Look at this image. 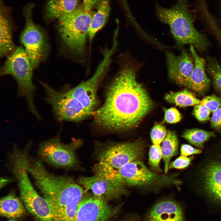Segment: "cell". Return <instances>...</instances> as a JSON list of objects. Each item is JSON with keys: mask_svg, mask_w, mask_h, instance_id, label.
Masks as SVG:
<instances>
[{"mask_svg": "<svg viewBox=\"0 0 221 221\" xmlns=\"http://www.w3.org/2000/svg\"><path fill=\"white\" fill-rule=\"evenodd\" d=\"M153 103L136 80L130 67L121 69L110 85L103 104L93 112L97 125L111 130L135 127L150 111Z\"/></svg>", "mask_w": 221, "mask_h": 221, "instance_id": "obj_1", "label": "cell"}, {"mask_svg": "<svg viewBox=\"0 0 221 221\" xmlns=\"http://www.w3.org/2000/svg\"><path fill=\"white\" fill-rule=\"evenodd\" d=\"M27 170L52 207L53 221H73L83 196L82 188L71 177L49 173L40 160L30 162Z\"/></svg>", "mask_w": 221, "mask_h": 221, "instance_id": "obj_2", "label": "cell"}, {"mask_svg": "<svg viewBox=\"0 0 221 221\" xmlns=\"http://www.w3.org/2000/svg\"><path fill=\"white\" fill-rule=\"evenodd\" d=\"M188 5L187 0H177L170 8H166L157 3L155 12L159 20L169 26L178 47L192 45L199 51H205L209 42L205 34L195 28Z\"/></svg>", "mask_w": 221, "mask_h": 221, "instance_id": "obj_3", "label": "cell"}, {"mask_svg": "<svg viewBox=\"0 0 221 221\" xmlns=\"http://www.w3.org/2000/svg\"><path fill=\"white\" fill-rule=\"evenodd\" d=\"M95 13L86 10L82 5L58 19V29L62 41L77 55L84 53L88 29Z\"/></svg>", "mask_w": 221, "mask_h": 221, "instance_id": "obj_4", "label": "cell"}, {"mask_svg": "<svg viewBox=\"0 0 221 221\" xmlns=\"http://www.w3.org/2000/svg\"><path fill=\"white\" fill-rule=\"evenodd\" d=\"M33 66L24 49L19 47L8 56L2 69V75H10L16 80L18 94L26 100L30 112L41 118L34 101L35 86L33 82Z\"/></svg>", "mask_w": 221, "mask_h": 221, "instance_id": "obj_5", "label": "cell"}, {"mask_svg": "<svg viewBox=\"0 0 221 221\" xmlns=\"http://www.w3.org/2000/svg\"><path fill=\"white\" fill-rule=\"evenodd\" d=\"M96 147L98 162L94 171L99 172H113L126 164L139 161L144 151L143 145L140 141L98 144Z\"/></svg>", "mask_w": 221, "mask_h": 221, "instance_id": "obj_6", "label": "cell"}, {"mask_svg": "<svg viewBox=\"0 0 221 221\" xmlns=\"http://www.w3.org/2000/svg\"><path fill=\"white\" fill-rule=\"evenodd\" d=\"M12 171L18 181L21 198L29 211L37 221H53L52 207L46 199L40 196L31 183L25 160L20 158L14 160Z\"/></svg>", "mask_w": 221, "mask_h": 221, "instance_id": "obj_7", "label": "cell"}, {"mask_svg": "<svg viewBox=\"0 0 221 221\" xmlns=\"http://www.w3.org/2000/svg\"><path fill=\"white\" fill-rule=\"evenodd\" d=\"M113 180L125 186L142 188H156L173 185L180 182L172 176L159 174L149 169L140 160L126 164L113 172Z\"/></svg>", "mask_w": 221, "mask_h": 221, "instance_id": "obj_8", "label": "cell"}, {"mask_svg": "<svg viewBox=\"0 0 221 221\" xmlns=\"http://www.w3.org/2000/svg\"><path fill=\"white\" fill-rule=\"evenodd\" d=\"M33 7L31 4L25 8V24L20 35V41L33 67L35 68L46 58L49 47L46 35L32 19Z\"/></svg>", "mask_w": 221, "mask_h": 221, "instance_id": "obj_9", "label": "cell"}, {"mask_svg": "<svg viewBox=\"0 0 221 221\" xmlns=\"http://www.w3.org/2000/svg\"><path fill=\"white\" fill-rule=\"evenodd\" d=\"M106 73L103 67H98L90 78L72 88L63 91L84 119L94 112L97 89Z\"/></svg>", "mask_w": 221, "mask_h": 221, "instance_id": "obj_10", "label": "cell"}, {"mask_svg": "<svg viewBox=\"0 0 221 221\" xmlns=\"http://www.w3.org/2000/svg\"><path fill=\"white\" fill-rule=\"evenodd\" d=\"M74 143L64 144L56 136L41 143L38 155L42 161L56 167H74L78 163Z\"/></svg>", "mask_w": 221, "mask_h": 221, "instance_id": "obj_11", "label": "cell"}, {"mask_svg": "<svg viewBox=\"0 0 221 221\" xmlns=\"http://www.w3.org/2000/svg\"><path fill=\"white\" fill-rule=\"evenodd\" d=\"M114 213L104 198L87 194L80 201L73 221H108Z\"/></svg>", "mask_w": 221, "mask_h": 221, "instance_id": "obj_12", "label": "cell"}, {"mask_svg": "<svg viewBox=\"0 0 221 221\" xmlns=\"http://www.w3.org/2000/svg\"><path fill=\"white\" fill-rule=\"evenodd\" d=\"M221 157L206 162L200 171L201 189L211 200L221 204Z\"/></svg>", "mask_w": 221, "mask_h": 221, "instance_id": "obj_13", "label": "cell"}, {"mask_svg": "<svg viewBox=\"0 0 221 221\" xmlns=\"http://www.w3.org/2000/svg\"><path fill=\"white\" fill-rule=\"evenodd\" d=\"M165 54L169 78L178 85L187 87L194 67L191 53L183 49L178 56L169 51Z\"/></svg>", "mask_w": 221, "mask_h": 221, "instance_id": "obj_14", "label": "cell"}, {"mask_svg": "<svg viewBox=\"0 0 221 221\" xmlns=\"http://www.w3.org/2000/svg\"><path fill=\"white\" fill-rule=\"evenodd\" d=\"M78 183L94 195L102 197L107 201L117 199L127 195L128 192L123 184L96 175L80 177Z\"/></svg>", "mask_w": 221, "mask_h": 221, "instance_id": "obj_15", "label": "cell"}, {"mask_svg": "<svg viewBox=\"0 0 221 221\" xmlns=\"http://www.w3.org/2000/svg\"><path fill=\"white\" fill-rule=\"evenodd\" d=\"M145 221H184L181 206L171 199L156 203L147 212Z\"/></svg>", "mask_w": 221, "mask_h": 221, "instance_id": "obj_16", "label": "cell"}, {"mask_svg": "<svg viewBox=\"0 0 221 221\" xmlns=\"http://www.w3.org/2000/svg\"><path fill=\"white\" fill-rule=\"evenodd\" d=\"M190 51L194 60V67L187 87L199 93L202 94L209 88L210 80L205 70L206 61L200 56L192 45L190 46Z\"/></svg>", "mask_w": 221, "mask_h": 221, "instance_id": "obj_17", "label": "cell"}, {"mask_svg": "<svg viewBox=\"0 0 221 221\" xmlns=\"http://www.w3.org/2000/svg\"><path fill=\"white\" fill-rule=\"evenodd\" d=\"M109 0H100L92 18L88 31V38L91 44L97 33L107 22L110 11Z\"/></svg>", "mask_w": 221, "mask_h": 221, "instance_id": "obj_18", "label": "cell"}, {"mask_svg": "<svg viewBox=\"0 0 221 221\" xmlns=\"http://www.w3.org/2000/svg\"><path fill=\"white\" fill-rule=\"evenodd\" d=\"M1 10L0 16V55L3 57L9 56L15 50L12 39L10 22L4 11Z\"/></svg>", "mask_w": 221, "mask_h": 221, "instance_id": "obj_19", "label": "cell"}, {"mask_svg": "<svg viewBox=\"0 0 221 221\" xmlns=\"http://www.w3.org/2000/svg\"><path fill=\"white\" fill-rule=\"evenodd\" d=\"M79 0H49L45 8L47 17L59 19L71 12L79 6Z\"/></svg>", "mask_w": 221, "mask_h": 221, "instance_id": "obj_20", "label": "cell"}, {"mask_svg": "<svg viewBox=\"0 0 221 221\" xmlns=\"http://www.w3.org/2000/svg\"><path fill=\"white\" fill-rule=\"evenodd\" d=\"M1 215L10 218H17L24 213L25 209L21 201L13 193L3 197L0 200Z\"/></svg>", "mask_w": 221, "mask_h": 221, "instance_id": "obj_21", "label": "cell"}, {"mask_svg": "<svg viewBox=\"0 0 221 221\" xmlns=\"http://www.w3.org/2000/svg\"><path fill=\"white\" fill-rule=\"evenodd\" d=\"M178 141L176 133L169 131L161 147L162 157L164 163V173L168 171L170 159L178 153Z\"/></svg>", "mask_w": 221, "mask_h": 221, "instance_id": "obj_22", "label": "cell"}, {"mask_svg": "<svg viewBox=\"0 0 221 221\" xmlns=\"http://www.w3.org/2000/svg\"><path fill=\"white\" fill-rule=\"evenodd\" d=\"M165 99L168 102L180 107H185L199 104L200 100L193 93L187 89L177 92H171L166 94Z\"/></svg>", "mask_w": 221, "mask_h": 221, "instance_id": "obj_23", "label": "cell"}, {"mask_svg": "<svg viewBox=\"0 0 221 221\" xmlns=\"http://www.w3.org/2000/svg\"><path fill=\"white\" fill-rule=\"evenodd\" d=\"M215 136V135L214 132L198 128L187 130L182 135V137L190 143L200 148H203L204 143Z\"/></svg>", "mask_w": 221, "mask_h": 221, "instance_id": "obj_24", "label": "cell"}, {"mask_svg": "<svg viewBox=\"0 0 221 221\" xmlns=\"http://www.w3.org/2000/svg\"><path fill=\"white\" fill-rule=\"evenodd\" d=\"M207 71L211 77L214 86L221 91V66L214 58L207 56Z\"/></svg>", "mask_w": 221, "mask_h": 221, "instance_id": "obj_25", "label": "cell"}, {"mask_svg": "<svg viewBox=\"0 0 221 221\" xmlns=\"http://www.w3.org/2000/svg\"><path fill=\"white\" fill-rule=\"evenodd\" d=\"M148 163L151 169L156 172H160L161 170L160 163L162 157L161 147L159 145L153 144L149 150Z\"/></svg>", "mask_w": 221, "mask_h": 221, "instance_id": "obj_26", "label": "cell"}, {"mask_svg": "<svg viewBox=\"0 0 221 221\" xmlns=\"http://www.w3.org/2000/svg\"><path fill=\"white\" fill-rule=\"evenodd\" d=\"M167 131L165 127L160 124H156L152 128L150 137L153 144L159 145L166 136Z\"/></svg>", "mask_w": 221, "mask_h": 221, "instance_id": "obj_27", "label": "cell"}, {"mask_svg": "<svg viewBox=\"0 0 221 221\" xmlns=\"http://www.w3.org/2000/svg\"><path fill=\"white\" fill-rule=\"evenodd\" d=\"M200 104L206 107L212 112L217 110L221 104V97L213 94L205 97L200 100Z\"/></svg>", "mask_w": 221, "mask_h": 221, "instance_id": "obj_28", "label": "cell"}, {"mask_svg": "<svg viewBox=\"0 0 221 221\" xmlns=\"http://www.w3.org/2000/svg\"><path fill=\"white\" fill-rule=\"evenodd\" d=\"M210 112L206 107L200 104L194 106L193 113L198 120L204 122L209 119Z\"/></svg>", "mask_w": 221, "mask_h": 221, "instance_id": "obj_29", "label": "cell"}, {"mask_svg": "<svg viewBox=\"0 0 221 221\" xmlns=\"http://www.w3.org/2000/svg\"><path fill=\"white\" fill-rule=\"evenodd\" d=\"M165 116L163 121L168 123H176L180 121L182 118L181 115L174 107L164 109Z\"/></svg>", "mask_w": 221, "mask_h": 221, "instance_id": "obj_30", "label": "cell"}, {"mask_svg": "<svg viewBox=\"0 0 221 221\" xmlns=\"http://www.w3.org/2000/svg\"><path fill=\"white\" fill-rule=\"evenodd\" d=\"M193 156L189 157L181 155L169 164V169H182L186 168L191 164Z\"/></svg>", "mask_w": 221, "mask_h": 221, "instance_id": "obj_31", "label": "cell"}, {"mask_svg": "<svg viewBox=\"0 0 221 221\" xmlns=\"http://www.w3.org/2000/svg\"><path fill=\"white\" fill-rule=\"evenodd\" d=\"M210 121L211 127L221 133V104L217 110L213 112Z\"/></svg>", "mask_w": 221, "mask_h": 221, "instance_id": "obj_32", "label": "cell"}, {"mask_svg": "<svg viewBox=\"0 0 221 221\" xmlns=\"http://www.w3.org/2000/svg\"><path fill=\"white\" fill-rule=\"evenodd\" d=\"M201 152V149L194 148L191 145L186 144H182L180 148L181 155L184 156L199 154Z\"/></svg>", "mask_w": 221, "mask_h": 221, "instance_id": "obj_33", "label": "cell"}, {"mask_svg": "<svg viewBox=\"0 0 221 221\" xmlns=\"http://www.w3.org/2000/svg\"><path fill=\"white\" fill-rule=\"evenodd\" d=\"M100 0H83V5L85 9L87 11H92L97 8Z\"/></svg>", "mask_w": 221, "mask_h": 221, "instance_id": "obj_34", "label": "cell"}, {"mask_svg": "<svg viewBox=\"0 0 221 221\" xmlns=\"http://www.w3.org/2000/svg\"><path fill=\"white\" fill-rule=\"evenodd\" d=\"M10 180L8 179L2 178L1 180V187H3L10 182Z\"/></svg>", "mask_w": 221, "mask_h": 221, "instance_id": "obj_35", "label": "cell"}, {"mask_svg": "<svg viewBox=\"0 0 221 221\" xmlns=\"http://www.w3.org/2000/svg\"><path fill=\"white\" fill-rule=\"evenodd\" d=\"M13 221V220H10V221Z\"/></svg>", "mask_w": 221, "mask_h": 221, "instance_id": "obj_36", "label": "cell"}]
</instances>
